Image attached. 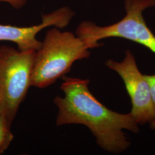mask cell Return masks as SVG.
<instances>
[{"mask_svg":"<svg viewBox=\"0 0 155 155\" xmlns=\"http://www.w3.org/2000/svg\"><path fill=\"white\" fill-rule=\"evenodd\" d=\"M28 0H0V2H5L10 4L14 8L20 9L25 5Z\"/></svg>","mask_w":155,"mask_h":155,"instance_id":"cell-9","label":"cell"},{"mask_svg":"<svg viewBox=\"0 0 155 155\" xmlns=\"http://www.w3.org/2000/svg\"><path fill=\"white\" fill-rule=\"evenodd\" d=\"M155 7V0H125L126 15L120 21L109 26L100 27L94 22H81L75 35L89 49L100 47L98 41L109 38L127 39L143 45L155 54V36L147 26L143 12Z\"/></svg>","mask_w":155,"mask_h":155,"instance_id":"cell-4","label":"cell"},{"mask_svg":"<svg viewBox=\"0 0 155 155\" xmlns=\"http://www.w3.org/2000/svg\"><path fill=\"white\" fill-rule=\"evenodd\" d=\"M74 13L68 8L63 7L55 11L42 15V22L29 27H17L0 24V41H9L16 43L18 50L37 51L42 42L36 39V35L43 29L50 26L63 28L70 23Z\"/></svg>","mask_w":155,"mask_h":155,"instance_id":"cell-6","label":"cell"},{"mask_svg":"<svg viewBox=\"0 0 155 155\" xmlns=\"http://www.w3.org/2000/svg\"><path fill=\"white\" fill-rule=\"evenodd\" d=\"M61 89L64 97L56 96L54 102L58 108L56 125L81 124L88 127L102 150L120 153L128 149L130 139L124 130L138 133L139 125L130 113L121 114L111 110L96 99L89 90L90 81L61 77Z\"/></svg>","mask_w":155,"mask_h":155,"instance_id":"cell-1","label":"cell"},{"mask_svg":"<svg viewBox=\"0 0 155 155\" xmlns=\"http://www.w3.org/2000/svg\"><path fill=\"white\" fill-rule=\"evenodd\" d=\"M13 135L9 127L2 117L0 118V155L3 154L11 143Z\"/></svg>","mask_w":155,"mask_h":155,"instance_id":"cell-7","label":"cell"},{"mask_svg":"<svg viewBox=\"0 0 155 155\" xmlns=\"http://www.w3.org/2000/svg\"><path fill=\"white\" fill-rule=\"evenodd\" d=\"M145 78L147 81V82L149 83L150 86V91L151 94L152 96V100L154 104V107H155V75H144ZM150 128L152 130L155 129V119L153 120V122L150 125Z\"/></svg>","mask_w":155,"mask_h":155,"instance_id":"cell-8","label":"cell"},{"mask_svg":"<svg viewBox=\"0 0 155 155\" xmlns=\"http://www.w3.org/2000/svg\"><path fill=\"white\" fill-rule=\"evenodd\" d=\"M90 56L89 48L76 35L56 27L50 29L36 51L31 86L39 89L50 86L69 72L75 61Z\"/></svg>","mask_w":155,"mask_h":155,"instance_id":"cell-2","label":"cell"},{"mask_svg":"<svg viewBox=\"0 0 155 155\" xmlns=\"http://www.w3.org/2000/svg\"><path fill=\"white\" fill-rule=\"evenodd\" d=\"M106 66L116 71L125 83L132 105L130 114L138 125H150L155 119V111L150 86L140 71L136 59L130 50L121 62L109 59Z\"/></svg>","mask_w":155,"mask_h":155,"instance_id":"cell-5","label":"cell"},{"mask_svg":"<svg viewBox=\"0 0 155 155\" xmlns=\"http://www.w3.org/2000/svg\"><path fill=\"white\" fill-rule=\"evenodd\" d=\"M36 51H22L0 46V105L1 116L11 127L19 106L31 86Z\"/></svg>","mask_w":155,"mask_h":155,"instance_id":"cell-3","label":"cell"},{"mask_svg":"<svg viewBox=\"0 0 155 155\" xmlns=\"http://www.w3.org/2000/svg\"><path fill=\"white\" fill-rule=\"evenodd\" d=\"M1 105H0V118L1 117Z\"/></svg>","mask_w":155,"mask_h":155,"instance_id":"cell-10","label":"cell"}]
</instances>
